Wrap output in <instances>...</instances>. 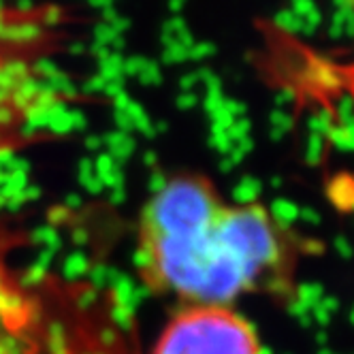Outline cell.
<instances>
[{
  "instance_id": "obj_1",
  "label": "cell",
  "mask_w": 354,
  "mask_h": 354,
  "mask_svg": "<svg viewBox=\"0 0 354 354\" xmlns=\"http://www.w3.org/2000/svg\"><path fill=\"white\" fill-rule=\"evenodd\" d=\"M314 241L261 201H229L205 175L167 180L139 216V280L180 306H233L245 295H297Z\"/></svg>"
},
{
  "instance_id": "obj_2",
  "label": "cell",
  "mask_w": 354,
  "mask_h": 354,
  "mask_svg": "<svg viewBox=\"0 0 354 354\" xmlns=\"http://www.w3.org/2000/svg\"><path fill=\"white\" fill-rule=\"evenodd\" d=\"M149 354H265V346L235 306H180Z\"/></svg>"
},
{
  "instance_id": "obj_3",
  "label": "cell",
  "mask_w": 354,
  "mask_h": 354,
  "mask_svg": "<svg viewBox=\"0 0 354 354\" xmlns=\"http://www.w3.org/2000/svg\"><path fill=\"white\" fill-rule=\"evenodd\" d=\"M344 3H346V7L354 13V0H344Z\"/></svg>"
}]
</instances>
